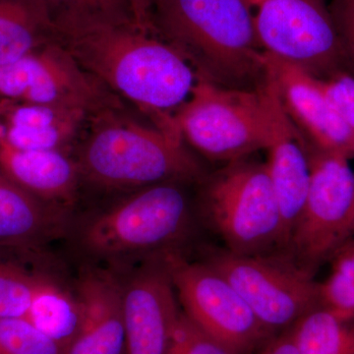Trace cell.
Returning a JSON list of instances; mask_svg holds the SVG:
<instances>
[{"mask_svg":"<svg viewBox=\"0 0 354 354\" xmlns=\"http://www.w3.org/2000/svg\"><path fill=\"white\" fill-rule=\"evenodd\" d=\"M81 323L65 354H125L123 286L111 274L91 271L78 281Z\"/></svg>","mask_w":354,"mask_h":354,"instance_id":"9a60e30c","label":"cell"},{"mask_svg":"<svg viewBox=\"0 0 354 354\" xmlns=\"http://www.w3.org/2000/svg\"><path fill=\"white\" fill-rule=\"evenodd\" d=\"M304 142L310 165L308 195L285 254L315 276L319 267L353 237L354 172L348 158L323 150L305 136Z\"/></svg>","mask_w":354,"mask_h":354,"instance_id":"9c48e42d","label":"cell"},{"mask_svg":"<svg viewBox=\"0 0 354 354\" xmlns=\"http://www.w3.org/2000/svg\"><path fill=\"white\" fill-rule=\"evenodd\" d=\"M183 183L147 186L106 209L84 230L83 245L101 256L171 248L190 230V201Z\"/></svg>","mask_w":354,"mask_h":354,"instance_id":"8992f818","label":"cell"},{"mask_svg":"<svg viewBox=\"0 0 354 354\" xmlns=\"http://www.w3.org/2000/svg\"><path fill=\"white\" fill-rule=\"evenodd\" d=\"M262 50L319 79L354 69L324 0H245Z\"/></svg>","mask_w":354,"mask_h":354,"instance_id":"52a82bcc","label":"cell"},{"mask_svg":"<svg viewBox=\"0 0 354 354\" xmlns=\"http://www.w3.org/2000/svg\"><path fill=\"white\" fill-rule=\"evenodd\" d=\"M290 330L298 354H354V317L318 305Z\"/></svg>","mask_w":354,"mask_h":354,"instance_id":"44dd1931","label":"cell"},{"mask_svg":"<svg viewBox=\"0 0 354 354\" xmlns=\"http://www.w3.org/2000/svg\"><path fill=\"white\" fill-rule=\"evenodd\" d=\"M0 354H65L64 348L24 318L0 319Z\"/></svg>","mask_w":354,"mask_h":354,"instance_id":"603a6c76","label":"cell"},{"mask_svg":"<svg viewBox=\"0 0 354 354\" xmlns=\"http://www.w3.org/2000/svg\"><path fill=\"white\" fill-rule=\"evenodd\" d=\"M127 1L135 23L142 29L155 32L153 26V10L157 0H127Z\"/></svg>","mask_w":354,"mask_h":354,"instance_id":"f1b7e54d","label":"cell"},{"mask_svg":"<svg viewBox=\"0 0 354 354\" xmlns=\"http://www.w3.org/2000/svg\"><path fill=\"white\" fill-rule=\"evenodd\" d=\"M174 122L183 141L207 160L225 165L267 150L271 138L262 85L228 88L199 77Z\"/></svg>","mask_w":354,"mask_h":354,"instance_id":"5b68a950","label":"cell"},{"mask_svg":"<svg viewBox=\"0 0 354 354\" xmlns=\"http://www.w3.org/2000/svg\"><path fill=\"white\" fill-rule=\"evenodd\" d=\"M39 279L0 260V319L26 318Z\"/></svg>","mask_w":354,"mask_h":354,"instance_id":"7402d4cb","label":"cell"},{"mask_svg":"<svg viewBox=\"0 0 354 354\" xmlns=\"http://www.w3.org/2000/svg\"><path fill=\"white\" fill-rule=\"evenodd\" d=\"M111 111L90 123L79 171L100 185L147 187L167 181L202 178V167L183 141Z\"/></svg>","mask_w":354,"mask_h":354,"instance_id":"3957f363","label":"cell"},{"mask_svg":"<svg viewBox=\"0 0 354 354\" xmlns=\"http://www.w3.org/2000/svg\"><path fill=\"white\" fill-rule=\"evenodd\" d=\"M321 88L330 106L354 131V75L341 72L327 79H320Z\"/></svg>","mask_w":354,"mask_h":354,"instance_id":"4316f807","label":"cell"},{"mask_svg":"<svg viewBox=\"0 0 354 354\" xmlns=\"http://www.w3.org/2000/svg\"><path fill=\"white\" fill-rule=\"evenodd\" d=\"M320 305L335 313L354 317V278L348 272L332 266V272L319 283Z\"/></svg>","mask_w":354,"mask_h":354,"instance_id":"484cf974","label":"cell"},{"mask_svg":"<svg viewBox=\"0 0 354 354\" xmlns=\"http://www.w3.org/2000/svg\"><path fill=\"white\" fill-rule=\"evenodd\" d=\"M202 261L234 286L272 335L320 305V283L286 254L239 255L221 247L209 249Z\"/></svg>","mask_w":354,"mask_h":354,"instance_id":"ba28073f","label":"cell"},{"mask_svg":"<svg viewBox=\"0 0 354 354\" xmlns=\"http://www.w3.org/2000/svg\"><path fill=\"white\" fill-rule=\"evenodd\" d=\"M0 99L87 111L95 118L123 104L55 39L0 66Z\"/></svg>","mask_w":354,"mask_h":354,"instance_id":"8fae6325","label":"cell"},{"mask_svg":"<svg viewBox=\"0 0 354 354\" xmlns=\"http://www.w3.org/2000/svg\"><path fill=\"white\" fill-rule=\"evenodd\" d=\"M162 262L184 315L206 334L239 354H252L274 337L241 293L213 267L203 261L188 262L174 252L165 253Z\"/></svg>","mask_w":354,"mask_h":354,"instance_id":"30bf717a","label":"cell"},{"mask_svg":"<svg viewBox=\"0 0 354 354\" xmlns=\"http://www.w3.org/2000/svg\"><path fill=\"white\" fill-rule=\"evenodd\" d=\"M53 19L62 16H88L133 19L127 0H46Z\"/></svg>","mask_w":354,"mask_h":354,"instance_id":"cb8c5ba5","label":"cell"},{"mask_svg":"<svg viewBox=\"0 0 354 354\" xmlns=\"http://www.w3.org/2000/svg\"><path fill=\"white\" fill-rule=\"evenodd\" d=\"M351 234H353V235H354V206H353V216H351Z\"/></svg>","mask_w":354,"mask_h":354,"instance_id":"1f68e13d","label":"cell"},{"mask_svg":"<svg viewBox=\"0 0 354 354\" xmlns=\"http://www.w3.org/2000/svg\"><path fill=\"white\" fill-rule=\"evenodd\" d=\"M176 297L164 262L130 279L123 288L125 354H169L181 315Z\"/></svg>","mask_w":354,"mask_h":354,"instance_id":"5bb4252c","label":"cell"},{"mask_svg":"<svg viewBox=\"0 0 354 354\" xmlns=\"http://www.w3.org/2000/svg\"><path fill=\"white\" fill-rule=\"evenodd\" d=\"M55 39L46 0H0V66Z\"/></svg>","mask_w":354,"mask_h":354,"instance_id":"ac0fdd59","label":"cell"},{"mask_svg":"<svg viewBox=\"0 0 354 354\" xmlns=\"http://www.w3.org/2000/svg\"><path fill=\"white\" fill-rule=\"evenodd\" d=\"M55 39L113 94L145 113L156 127L178 137L174 115L189 99L198 74L180 51L132 19L62 16Z\"/></svg>","mask_w":354,"mask_h":354,"instance_id":"6da1fadb","label":"cell"},{"mask_svg":"<svg viewBox=\"0 0 354 354\" xmlns=\"http://www.w3.org/2000/svg\"><path fill=\"white\" fill-rule=\"evenodd\" d=\"M330 260H332V266L348 272L354 278V239L351 237L344 242L335 251Z\"/></svg>","mask_w":354,"mask_h":354,"instance_id":"4dcf8cb0","label":"cell"},{"mask_svg":"<svg viewBox=\"0 0 354 354\" xmlns=\"http://www.w3.org/2000/svg\"><path fill=\"white\" fill-rule=\"evenodd\" d=\"M264 64L283 108L306 139L328 152L354 158V131L330 106L320 79L265 53Z\"/></svg>","mask_w":354,"mask_h":354,"instance_id":"4fadbf2b","label":"cell"},{"mask_svg":"<svg viewBox=\"0 0 354 354\" xmlns=\"http://www.w3.org/2000/svg\"><path fill=\"white\" fill-rule=\"evenodd\" d=\"M270 121L266 162L283 230V253L304 212L310 183V165L304 136L283 108L276 84L266 74L262 85Z\"/></svg>","mask_w":354,"mask_h":354,"instance_id":"7c38bea8","label":"cell"},{"mask_svg":"<svg viewBox=\"0 0 354 354\" xmlns=\"http://www.w3.org/2000/svg\"><path fill=\"white\" fill-rule=\"evenodd\" d=\"M261 354H298L290 328L274 335L265 344Z\"/></svg>","mask_w":354,"mask_h":354,"instance_id":"f546056e","label":"cell"},{"mask_svg":"<svg viewBox=\"0 0 354 354\" xmlns=\"http://www.w3.org/2000/svg\"><path fill=\"white\" fill-rule=\"evenodd\" d=\"M43 202L0 172V247L32 243L53 232L57 221Z\"/></svg>","mask_w":354,"mask_h":354,"instance_id":"d6986e66","label":"cell"},{"mask_svg":"<svg viewBox=\"0 0 354 354\" xmlns=\"http://www.w3.org/2000/svg\"><path fill=\"white\" fill-rule=\"evenodd\" d=\"M199 208L230 252H283V223L266 162L247 157L203 177Z\"/></svg>","mask_w":354,"mask_h":354,"instance_id":"277c9868","label":"cell"},{"mask_svg":"<svg viewBox=\"0 0 354 354\" xmlns=\"http://www.w3.org/2000/svg\"><path fill=\"white\" fill-rule=\"evenodd\" d=\"M169 354L239 353L227 344L206 334L181 312Z\"/></svg>","mask_w":354,"mask_h":354,"instance_id":"d4e9b609","label":"cell"},{"mask_svg":"<svg viewBox=\"0 0 354 354\" xmlns=\"http://www.w3.org/2000/svg\"><path fill=\"white\" fill-rule=\"evenodd\" d=\"M329 9L342 46L354 67V0H332Z\"/></svg>","mask_w":354,"mask_h":354,"instance_id":"83f0119b","label":"cell"},{"mask_svg":"<svg viewBox=\"0 0 354 354\" xmlns=\"http://www.w3.org/2000/svg\"><path fill=\"white\" fill-rule=\"evenodd\" d=\"M0 172L44 201L69 202L79 169L64 152L26 150L0 139Z\"/></svg>","mask_w":354,"mask_h":354,"instance_id":"e0dca14e","label":"cell"},{"mask_svg":"<svg viewBox=\"0 0 354 354\" xmlns=\"http://www.w3.org/2000/svg\"><path fill=\"white\" fill-rule=\"evenodd\" d=\"M95 118L81 109L0 99V139L26 150L64 152Z\"/></svg>","mask_w":354,"mask_h":354,"instance_id":"2e32d148","label":"cell"},{"mask_svg":"<svg viewBox=\"0 0 354 354\" xmlns=\"http://www.w3.org/2000/svg\"><path fill=\"white\" fill-rule=\"evenodd\" d=\"M25 319L59 344L65 353L80 327V305L76 295L41 278Z\"/></svg>","mask_w":354,"mask_h":354,"instance_id":"ffe728a7","label":"cell"},{"mask_svg":"<svg viewBox=\"0 0 354 354\" xmlns=\"http://www.w3.org/2000/svg\"><path fill=\"white\" fill-rule=\"evenodd\" d=\"M153 26L200 78L248 90L264 83V51L245 0H157Z\"/></svg>","mask_w":354,"mask_h":354,"instance_id":"7a4b0ae2","label":"cell"}]
</instances>
